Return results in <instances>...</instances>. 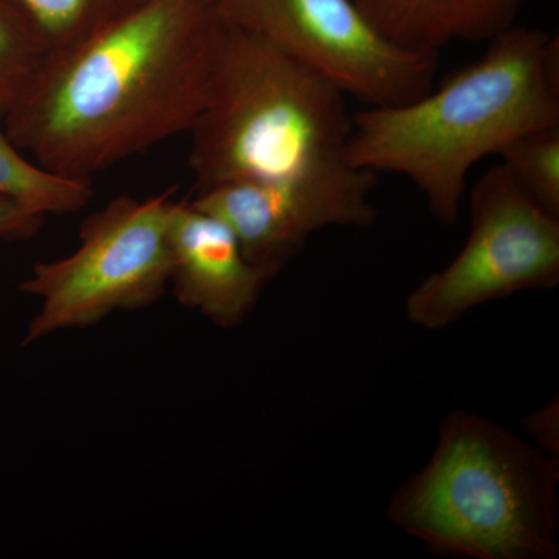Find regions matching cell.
Listing matches in <instances>:
<instances>
[{"instance_id": "5bb4252c", "label": "cell", "mask_w": 559, "mask_h": 559, "mask_svg": "<svg viewBox=\"0 0 559 559\" xmlns=\"http://www.w3.org/2000/svg\"><path fill=\"white\" fill-rule=\"evenodd\" d=\"M499 157L528 197L559 218V124L514 139Z\"/></svg>"}, {"instance_id": "7a4b0ae2", "label": "cell", "mask_w": 559, "mask_h": 559, "mask_svg": "<svg viewBox=\"0 0 559 559\" xmlns=\"http://www.w3.org/2000/svg\"><path fill=\"white\" fill-rule=\"evenodd\" d=\"M559 124L557 33L514 24L421 97L353 116L345 159L409 179L433 218L455 226L469 173L514 139Z\"/></svg>"}, {"instance_id": "52a82bcc", "label": "cell", "mask_w": 559, "mask_h": 559, "mask_svg": "<svg viewBox=\"0 0 559 559\" xmlns=\"http://www.w3.org/2000/svg\"><path fill=\"white\" fill-rule=\"evenodd\" d=\"M221 21L288 53L371 108L404 105L432 90L440 55L399 49L355 0H209Z\"/></svg>"}, {"instance_id": "8fae6325", "label": "cell", "mask_w": 559, "mask_h": 559, "mask_svg": "<svg viewBox=\"0 0 559 559\" xmlns=\"http://www.w3.org/2000/svg\"><path fill=\"white\" fill-rule=\"evenodd\" d=\"M5 114L0 106V194L20 198L47 215L86 207L94 194L91 180L64 178L27 159L7 135Z\"/></svg>"}, {"instance_id": "9c48e42d", "label": "cell", "mask_w": 559, "mask_h": 559, "mask_svg": "<svg viewBox=\"0 0 559 559\" xmlns=\"http://www.w3.org/2000/svg\"><path fill=\"white\" fill-rule=\"evenodd\" d=\"M170 246L176 299L223 329L240 325L274 278L246 259L226 224L191 201L173 205Z\"/></svg>"}, {"instance_id": "ba28073f", "label": "cell", "mask_w": 559, "mask_h": 559, "mask_svg": "<svg viewBox=\"0 0 559 559\" xmlns=\"http://www.w3.org/2000/svg\"><path fill=\"white\" fill-rule=\"evenodd\" d=\"M374 187V173L340 156L286 178L210 187L191 204L226 224L246 259L277 277L316 231L371 226Z\"/></svg>"}, {"instance_id": "9a60e30c", "label": "cell", "mask_w": 559, "mask_h": 559, "mask_svg": "<svg viewBox=\"0 0 559 559\" xmlns=\"http://www.w3.org/2000/svg\"><path fill=\"white\" fill-rule=\"evenodd\" d=\"M47 213L33 207L20 198L0 194V238L2 240H28L38 234Z\"/></svg>"}, {"instance_id": "8992f818", "label": "cell", "mask_w": 559, "mask_h": 559, "mask_svg": "<svg viewBox=\"0 0 559 559\" xmlns=\"http://www.w3.org/2000/svg\"><path fill=\"white\" fill-rule=\"evenodd\" d=\"M468 202L465 245L407 296V319L421 329L443 330L489 301L559 283V218L502 162L474 183Z\"/></svg>"}, {"instance_id": "e0dca14e", "label": "cell", "mask_w": 559, "mask_h": 559, "mask_svg": "<svg viewBox=\"0 0 559 559\" xmlns=\"http://www.w3.org/2000/svg\"><path fill=\"white\" fill-rule=\"evenodd\" d=\"M138 2H140V0H138Z\"/></svg>"}, {"instance_id": "4fadbf2b", "label": "cell", "mask_w": 559, "mask_h": 559, "mask_svg": "<svg viewBox=\"0 0 559 559\" xmlns=\"http://www.w3.org/2000/svg\"><path fill=\"white\" fill-rule=\"evenodd\" d=\"M135 2L138 0H14L47 40L53 57L91 38Z\"/></svg>"}, {"instance_id": "7c38bea8", "label": "cell", "mask_w": 559, "mask_h": 559, "mask_svg": "<svg viewBox=\"0 0 559 559\" xmlns=\"http://www.w3.org/2000/svg\"><path fill=\"white\" fill-rule=\"evenodd\" d=\"M51 50L14 0H0V106L9 110L49 64Z\"/></svg>"}, {"instance_id": "277c9868", "label": "cell", "mask_w": 559, "mask_h": 559, "mask_svg": "<svg viewBox=\"0 0 559 559\" xmlns=\"http://www.w3.org/2000/svg\"><path fill=\"white\" fill-rule=\"evenodd\" d=\"M224 25L207 103L189 132L198 191L345 156L347 95L266 39Z\"/></svg>"}, {"instance_id": "6da1fadb", "label": "cell", "mask_w": 559, "mask_h": 559, "mask_svg": "<svg viewBox=\"0 0 559 559\" xmlns=\"http://www.w3.org/2000/svg\"><path fill=\"white\" fill-rule=\"evenodd\" d=\"M224 27L209 0H140L50 58L7 110V135L39 167L91 180L186 134L207 103Z\"/></svg>"}, {"instance_id": "30bf717a", "label": "cell", "mask_w": 559, "mask_h": 559, "mask_svg": "<svg viewBox=\"0 0 559 559\" xmlns=\"http://www.w3.org/2000/svg\"><path fill=\"white\" fill-rule=\"evenodd\" d=\"M530 0H355L399 49L440 55L455 43H488L514 24Z\"/></svg>"}, {"instance_id": "5b68a950", "label": "cell", "mask_w": 559, "mask_h": 559, "mask_svg": "<svg viewBox=\"0 0 559 559\" xmlns=\"http://www.w3.org/2000/svg\"><path fill=\"white\" fill-rule=\"evenodd\" d=\"M171 194L114 198L83 221L70 255L33 267L20 289L38 297L40 310L24 344L160 299L171 278Z\"/></svg>"}, {"instance_id": "3957f363", "label": "cell", "mask_w": 559, "mask_h": 559, "mask_svg": "<svg viewBox=\"0 0 559 559\" xmlns=\"http://www.w3.org/2000/svg\"><path fill=\"white\" fill-rule=\"evenodd\" d=\"M559 460L465 409L441 419L425 468L396 488L388 518L443 557L554 559Z\"/></svg>"}, {"instance_id": "2e32d148", "label": "cell", "mask_w": 559, "mask_h": 559, "mask_svg": "<svg viewBox=\"0 0 559 559\" xmlns=\"http://www.w3.org/2000/svg\"><path fill=\"white\" fill-rule=\"evenodd\" d=\"M524 429L536 441L535 447L551 459L559 460V403L558 395L524 418Z\"/></svg>"}]
</instances>
